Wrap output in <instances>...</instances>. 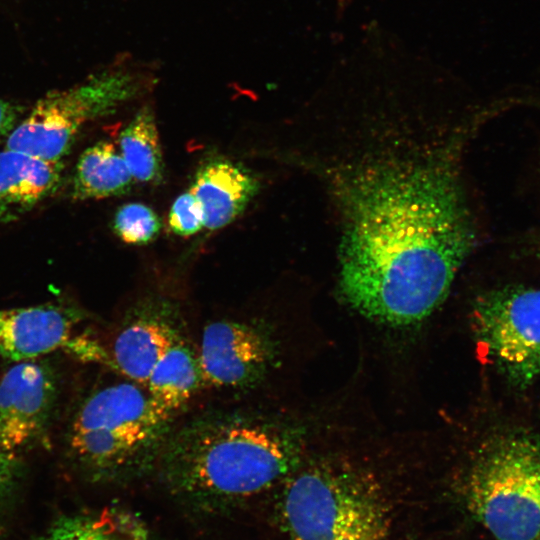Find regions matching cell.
I'll use <instances>...</instances> for the list:
<instances>
[{
	"label": "cell",
	"mask_w": 540,
	"mask_h": 540,
	"mask_svg": "<svg viewBox=\"0 0 540 540\" xmlns=\"http://www.w3.org/2000/svg\"><path fill=\"white\" fill-rule=\"evenodd\" d=\"M475 127L392 102L314 118L298 160L337 215L341 296L367 318L416 324L446 298L476 239L462 167Z\"/></svg>",
	"instance_id": "cell-1"
},
{
	"label": "cell",
	"mask_w": 540,
	"mask_h": 540,
	"mask_svg": "<svg viewBox=\"0 0 540 540\" xmlns=\"http://www.w3.org/2000/svg\"><path fill=\"white\" fill-rule=\"evenodd\" d=\"M264 399H209L177 417L152 477L175 499L206 511L256 500L300 465L297 425Z\"/></svg>",
	"instance_id": "cell-2"
},
{
	"label": "cell",
	"mask_w": 540,
	"mask_h": 540,
	"mask_svg": "<svg viewBox=\"0 0 540 540\" xmlns=\"http://www.w3.org/2000/svg\"><path fill=\"white\" fill-rule=\"evenodd\" d=\"M119 377L81 403L69 445L92 479L130 483L152 477L177 416L157 403L146 387Z\"/></svg>",
	"instance_id": "cell-3"
},
{
	"label": "cell",
	"mask_w": 540,
	"mask_h": 540,
	"mask_svg": "<svg viewBox=\"0 0 540 540\" xmlns=\"http://www.w3.org/2000/svg\"><path fill=\"white\" fill-rule=\"evenodd\" d=\"M276 509L288 540H385L391 518L368 472L344 463L300 465L280 484Z\"/></svg>",
	"instance_id": "cell-4"
},
{
	"label": "cell",
	"mask_w": 540,
	"mask_h": 540,
	"mask_svg": "<svg viewBox=\"0 0 540 540\" xmlns=\"http://www.w3.org/2000/svg\"><path fill=\"white\" fill-rule=\"evenodd\" d=\"M465 498L494 540H540V437L512 431L489 440L469 471Z\"/></svg>",
	"instance_id": "cell-5"
},
{
	"label": "cell",
	"mask_w": 540,
	"mask_h": 540,
	"mask_svg": "<svg viewBox=\"0 0 540 540\" xmlns=\"http://www.w3.org/2000/svg\"><path fill=\"white\" fill-rule=\"evenodd\" d=\"M138 87L127 74L104 72L71 88L51 91L17 124L5 148L61 161L87 123L113 113L135 96Z\"/></svg>",
	"instance_id": "cell-6"
},
{
	"label": "cell",
	"mask_w": 540,
	"mask_h": 540,
	"mask_svg": "<svg viewBox=\"0 0 540 540\" xmlns=\"http://www.w3.org/2000/svg\"><path fill=\"white\" fill-rule=\"evenodd\" d=\"M477 336L507 380L526 388L540 376V289L505 287L479 297Z\"/></svg>",
	"instance_id": "cell-7"
},
{
	"label": "cell",
	"mask_w": 540,
	"mask_h": 540,
	"mask_svg": "<svg viewBox=\"0 0 540 540\" xmlns=\"http://www.w3.org/2000/svg\"><path fill=\"white\" fill-rule=\"evenodd\" d=\"M189 331L179 303L172 296L149 294L124 311L110 344L108 365L118 375L146 387L173 342Z\"/></svg>",
	"instance_id": "cell-8"
},
{
	"label": "cell",
	"mask_w": 540,
	"mask_h": 540,
	"mask_svg": "<svg viewBox=\"0 0 540 540\" xmlns=\"http://www.w3.org/2000/svg\"><path fill=\"white\" fill-rule=\"evenodd\" d=\"M55 380L40 362H17L0 380V446L13 457L43 431L54 398Z\"/></svg>",
	"instance_id": "cell-9"
},
{
	"label": "cell",
	"mask_w": 540,
	"mask_h": 540,
	"mask_svg": "<svg viewBox=\"0 0 540 540\" xmlns=\"http://www.w3.org/2000/svg\"><path fill=\"white\" fill-rule=\"evenodd\" d=\"M82 319L80 309L66 305L0 310V354L20 362L67 348L74 327Z\"/></svg>",
	"instance_id": "cell-10"
},
{
	"label": "cell",
	"mask_w": 540,
	"mask_h": 540,
	"mask_svg": "<svg viewBox=\"0 0 540 540\" xmlns=\"http://www.w3.org/2000/svg\"><path fill=\"white\" fill-rule=\"evenodd\" d=\"M258 190L259 182L248 169L230 160L213 159L197 170L189 191L202 208L204 227L217 230L233 222Z\"/></svg>",
	"instance_id": "cell-11"
},
{
	"label": "cell",
	"mask_w": 540,
	"mask_h": 540,
	"mask_svg": "<svg viewBox=\"0 0 540 540\" xmlns=\"http://www.w3.org/2000/svg\"><path fill=\"white\" fill-rule=\"evenodd\" d=\"M63 163L5 148L0 152V224L22 217L57 190Z\"/></svg>",
	"instance_id": "cell-12"
},
{
	"label": "cell",
	"mask_w": 540,
	"mask_h": 540,
	"mask_svg": "<svg viewBox=\"0 0 540 540\" xmlns=\"http://www.w3.org/2000/svg\"><path fill=\"white\" fill-rule=\"evenodd\" d=\"M146 389L163 408L181 415L205 394V379L196 338L185 332L154 368Z\"/></svg>",
	"instance_id": "cell-13"
},
{
	"label": "cell",
	"mask_w": 540,
	"mask_h": 540,
	"mask_svg": "<svg viewBox=\"0 0 540 540\" xmlns=\"http://www.w3.org/2000/svg\"><path fill=\"white\" fill-rule=\"evenodd\" d=\"M134 179L115 145L102 140L80 155L71 185L75 200L103 199L127 193Z\"/></svg>",
	"instance_id": "cell-14"
},
{
	"label": "cell",
	"mask_w": 540,
	"mask_h": 540,
	"mask_svg": "<svg viewBox=\"0 0 540 540\" xmlns=\"http://www.w3.org/2000/svg\"><path fill=\"white\" fill-rule=\"evenodd\" d=\"M119 152L135 181L156 184L163 176V158L152 109L137 111L119 135Z\"/></svg>",
	"instance_id": "cell-15"
},
{
	"label": "cell",
	"mask_w": 540,
	"mask_h": 540,
	"mask_svg": "<svg viewBox=\"0 0 540 540\" xmlns=\"http://www.w3.org/2000/svg\"><path fill=\"white\" fill-rule=\"evenodd\" d=\"M35 540H155L142 523L129 514L110 519L71 516L58 520Z\"/></svg>",
	"instance_id": "cell-16"
},
{
	"label": "cell",
	"mask_w": 540,
	"mask_h": 540,
	"mask_svg": "<svg viewBox=\"0 0 540 540\" xmlns=\"http://www.w3.org/2000/svg\"><path fill=\"white\" fill-rule=\"evenodd\" d=\"M161 221L156 212L142 203H127L119 207L113 219V230L125 243L144 245L159 234Z\"/></svg>",
	"instance_id": "cell-17"
},
{
	"label": "cell",
	"mask_w": 540,
	"mask_h": 540,
	"mask_svg": "<svg viewBox=\"0 0 540 540\" xmlns=\"http://www.w3.org/2000/svg\"><path fill=\"white\" fill-rule=\"evenodd\" d=\"M168 222L171 230L182 237L191 236L204 227L202 208L190 191L180 194L174 200Z\"/></svg>",
	"instance_id": "cell-18"
},
{
	"label": "cell",
	"mask_w": 540,
	"mask_h": 540,
	"mask_svg": "<svg viewBox=\"0 0 540 540\" xmlns=\"http://www.w3.org/2000/svg\"><path fill=\"white\" fill-rule=\"evenodd\" d=\"M15 474V457L0 446V498L10 488Z\"/></svg>",
	"instance_id": "cell-19"
},
{
	"label": "cell",
	"mask_w": 540,
	"mask_h": 540,
	"mask_svg": "<svg viewBox=\"0 0 540 540\" xmlns=\"http://www.w3.org/2000/svg\"><path fill=\"white\" fill-rule=\"evenodd\" d=\"M18 117L17 107L0 99V138L11 134L18 124Z\"/></svg>",
	"instance_id": "cell-20"
}]
</instances>
